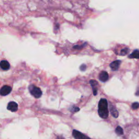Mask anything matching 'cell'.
<instances>
[{"label":"cell","instance_id":"9","mask_svg":"<svg viewBox=\"0 0 139 139\" xmlns=\"http://www.w3.org/2000/svg\"><path fill=\"white\" fill-rule=\"evenodd\" d=\"M0 67L4 70H7L10 68V64L7 61L2 60L0 62Z\"/></svg>","mask_w":139,"mask_h":139},{"label":"cell","instance_id":"6","mask_svg":"<svg viewBox=\"0 0 139 139\" xmlns=\"http://www.w3.org/2000/svg\"><path fill=\"white\" fill-rule=\"evenodd\" d=\"M121 63V61L117 60L112 62L110 64V67L112 68L113 71H117L120 67V65Z\"/></svg>","mask_w":139,"mask_h":139},{"label":"cell","instance_id":"2","mask_svg":"<svg viewBox=\"0 0 139 139\" xmlns=\"http://www.w3.org/2000/svg\"><path fill=\"white\" fill-rule=\"evenodd\" d=\"M30 89L31 94L34 97L37 98H40L42 95V91L40 88H38V87L34 86V85H31L29 88Z\"/></svg>","mask_w":139,"mask_h":139},{"label":"cell","instance_id":"4","mask_svg":"<svg viewBox=\"0 0 139 139\" xmlns=\"http://www.w3.org/2000/svg\"><path fill=\"white\" fill-rule=\"evenodd\" d=\"M11 91V88L9 86H3L0 90V94L2 96H6L10 93Z\"/></svg>","mask_w":139,"mask_h":139},{"label":"cell","instance_id":"8","mask_svg":"<svg viewBox=\"0 0 139 139\" xmlns=\"http://www.w3.org/2000/svg\"><path fill=\"white\" fill-rule=\"evenodd\" d=\"M110 110L111 114L113 115V116H114L115 118L118 117L119 115V113L113 104H110Z\"/></svg>","mask_w":139,"mask_h":139},{"label":"cell","instance_id":"1","mask_svg":"<svg viewBox=\"0 0 139 139\" xmlns=\"http://www.w3.org/2000/svg\"><path fill=\"white\" fill-rule=\"evenodd\" d=\"M98 113L100 116L104 119L108 118L109 110L108 108V102L105 98H102L98 103Z\"/></svg>","mask_w":139,"mask_h":139},{"label":"cell","instance_id":"3","mask_svg":"<svg viewBox=\"0 0 139 139\" xmlns=\"http://www.w3.org/2000/svg\"><path fill=\"white\" fill-rule=\"evenodd\" d=\"M72 134L73 137L77 139H85V138H89V137L84 135L82 133L76 130H73L72 132Z\"/></svg>","mask_w":139,"mask_h":139},{"label":"cell","instance_id":"13","mask_svg":"<svg viewBox=\"0 0 139 139\" xmlns=\"http://www.w3.org/2000/svg\"><path fill=\"white\" fill-rule=\"evenodd\" d=\"M90 83L92 88H95L96 86H97L98 85V83L95 80H91L90 81Z\"/></svg>","mask_w":139,"mask_h":139},{"label":"cell","instance_id":"10","mask_svg":"<svg viewBox=\"0 0 139 139\" xmlns=\"http://www.w3.org/2000/svg\"><path fill=\"white\" fill-rule=\"evenodd\" d=\"M129 58L130 59L133 58L139 59V51L138 50L134 51L130 55H129Z\"/></svg>","mask_w":139,"mask_h":139},{"label":"cell","instance_id":"15","mask_svg":"<svg viewBox=\"0 0 139 139\" xmlns=\"http://www.w3.org/2000/svg\"><path fill=\"white\" fill-rule=\"evenodd\" d=\"M86 66L85 64H83L82 65H81L80 66V70L81 71H85L86 70Z\"/></svg>","mask_w":139,"mask_h":139},{"label":"cell","instance_id":"5","mask_svg":"<svg viewBox=\"0 0 139 139\" xmlns=\"http://www.w3.org/2000/svg\"><path fill=\"white\" fill-rule=\"evenodd\" d=\"M7 109L11 112H15L18 109V105L14 102H10L8 104Z\"/></svg>","mask_w":139,"mask_h":139},{"label":"cell","instance_id":"12","mask_svg":"<svg viewBox=\"0 0 139 139\" xmlns=\"http://www.w3.org/2000/svg\"><path fill=\"white\" fill-rule=\"evenodd\" d=\"M128 51H129V50H128V48H124L123 50H122L121 51L120 55H125L127 53H128Z\"/></svg>","mask_w":139,"mask_h":139},{"label":"cell","instance_id":"7","mask_svg":"<svg viewBox=\"0 0 139 139\" xmlns=\"http://www.w3.org/2000/svg\"><path fill=\"white\" fill-rule=\"evenodd\" d=\"M109 78V74L106 71H102L100 73L99 76V79L103 82H106Z\"/></svg>","mask_w":139,"mask_h":139},{"label":"cell","instance_id":"14","mask_svg":"<svg viewBox=\"0 0 139 139\" xmlns=\"http://www.w3.org/2000/svg\"><path fill=\"white\" fill-rule=\"evenodd\" d=\"M131 108L133 109H134V110L138 109L139 108V103L135 102L134 103H133L132 106H131Z\"/></svg>","mask_w":139,"mask_h":139},{"label":"cell","instance_id":"11","mask_svg":"<svg viewBox=\"0 0 139 139\" xmlns=\"http://www.w3.org/2000/svg\"><path fill=\"white\" fill-rule=\"evenodd\" d=\"M115 132L118 135H122L123 134V129L120 126H117L115 129Z\"/></svg>","mask_w":139,"mask_h":139},{"label":"cell","instance_id":"16","mask_svg":"<svg viewBox=\"0 0 139 139\" xmlns=\"http://www.w3.org/2000/svg\"><path fill=\"white\" fill-rule=\"evenodd\" d=\"M93 89V94L95 96H96L97 94V89L95 88H92Z\"/></svg>","mask_w":139,"mask_h":139}]
</instances>
